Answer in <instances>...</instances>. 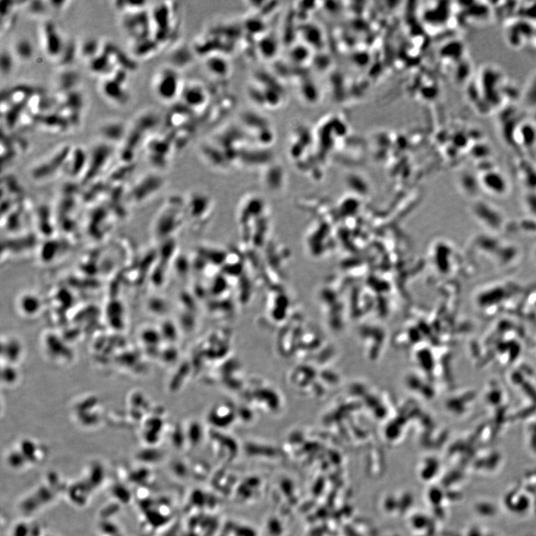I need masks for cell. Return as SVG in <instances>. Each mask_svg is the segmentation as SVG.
<instances>
[{"instance_id":"cell-1","label":"cell","mask_w":536,"mask_h":536,"mask_svg":"<svg viewBox=\"0 0 536 536\" xmlns=\"http://www.w3.org/2000/svg\"><path fill=\"white\" fill-rule=\"evenodd\" d=\"M43 47L48 56L52 58H61L66 45L59 31L55 24L47 22L41 29Z\"/></svg>"},{"instance_id":"cell-2","label":"cell","mask_w":536,"mask_h":536,"mask_svg":"<svg viewBox=\"0 0 536 536\" xmlns=\"http://www.w3.org/2000/svg\"><path fill=\"white\" fill-rule=\"evenodd\" d=\"M147 23L146 13L142 10L124 13L123 26L132 38L133 42L147 40Z\"/></svg>"},{"instance_id":"cell-3","label":"cell","mask_w":536,"mask_h":536,"mask_svg":"<svg viewBox=\"0 0 536 536\" xmlns=\"http://www.w3.org/2000/svg\"><path fill=\"white\" fill-rule=\"evenodd\" d=\"M127 79L119 75L105 77L101 84V91L106 98L117 104H124L128 94L125 89Z\"/></svg>"},{"instance_id":"cell-4","label":"cell","mask_w":536,"mask_h":536,"mask_svg":"<svg viewBox=\"0 0 536 536\" xmlns=\"http://www.w3.org/2000/svg\"><path fill=\"white\" fill-rule=\"evenodd\" d=\"M174 79L170 72L162 71L156 76L154 83L155 90L158 96L162 99H169L174 92Z\"/></svg>"},{"instance_id":"cell-5","label":"cell","mask_w":536,"mask_h":536,"mask_svg":"<svg viewBox=\"0 0 536 536\" xmlns=\"http://www.w3.org/2000/svg\"><path fill=\"white\" fill-rule=\"evenodd\" d=\"M101 133L109 142H116L125 139L127 130L123 123L111 122L101 127Z\"/></svg>"},{"instance_id":"cell-6","label":"cell","mask_w":536,"mask_h":536,"mask_svg":"<svg viewBox=\"0 0 536 536\" xmlns=\"http://www.w3.org/2000/svg\"><path fill=\"white\" fill-rule=\"evenodd\" d=\"M79 81V76L76 72H63L58 78V86L60 93L75 90V87Z\"/></svg>"},{"instance_id":"cell-7","label":"cell","mask_w":536,"mask_h":536,"mask_svg":"<svg viewBox=\"0 0 536 536\" xmlns=\"http://www.w3.org/2000/svg\"><path fill=\"white\" fill-rule=\"evenodd\" d=\"M103 44L96 39H88L80 47L79 53L85 59L91 61L101 52Z\"/></svg>"},{"instance_id":"cell-8","label":"cell","mask_w":536,"mask_h":536,"mask_svg":"<svg viewBox=\"0 0 536 536\" xmlns=\"http://www.w3.org/2000/svg\"><path fill=\"white\" fill-rule=\"evenodd\" d=\"M15 53L21 61H29L34 54L33 46L31 41L27 39L17 41L15 45Z\"/></svg>"},{"instance_id":"cell-9","label":"cell","mask_w":536,"mask_h":536,"mask_svg":"<svg viewBox=\"0 0 536 536\" xmlns=\"http://www.w3.org/2000/svg\"><path fill=\"white\" fill-rule=\"evenodd\" d=\"M494 179V177L486 176V179H485L484 183L486 184L485 186L487 187L488 190H491V192L501 194L502 193L505 191L506 185L503 183V180H501V177L495 176V180Z\"/></svg>"},{"instance_id":"cell-10","label":"cell","mask_w":536,"mask_h":536,"mask_svg":"<svg viewBox=\"0 0 536 536\" xmlns=\"http://www.w3.org/2000/svg\"><path fill=\"white\" fill-rule=\"evenodd\" d=\"M13 61L12 55L7 52H2L1 55V72L3 75H9L12 71Z\"/></svg>"},{"instance_id":"cell-11","label":"cell","mask_w":536,"mask_h":536,"mask_svg":"<svg viewBox=\"0 0 536 536\" xmlns=\"http://www.w3.org/2000/svg\"><path fill=\"white\" fill-rule=\"evenodd\" d=\"M28 9L31 13L34 14V15H41L44 13L46 10L45 3L44 2H31L29 3V6H28Z\"/></svg>"}]
</instances>
